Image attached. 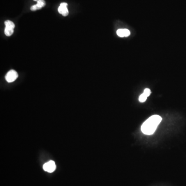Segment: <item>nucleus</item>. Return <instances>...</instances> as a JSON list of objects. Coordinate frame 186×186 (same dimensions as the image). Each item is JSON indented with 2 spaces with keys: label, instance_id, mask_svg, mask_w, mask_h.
<instances>
[{
  "label": "nucleus",
  "instance_id": "obj_3",
  "mask_svg": "<svg viewBox=\"0 0 186 186\" xmlns=\"http://www.w3.org/2000/svg\"><path fill=\"white\" fill-rule=\"evenodd\" d=\"M44 170L49 173H52L54 172L56 169V165L53 161H50L45 163L43 165Z\"/></svg>",
  "mask_w": 186,
  "mask_h": 186
},
{
  "label": "nucleus",
  "instance_id": "obj_11",
  "mask_svg": "<svg viewBox=\"0 0 186 186\" xmlns=\"http://www.w3.org/2000/svg\"><path fill=\"white\" fill-rule=\"evenodd\" d=\"M34 1H38V0H34Z\"/></svg>",
  "mask_w": 186,
  "mask_h": 186
},
{
  "label": "nucleus",
  "instance_id": "obj_4",
  "mask_svg": "<svg viewBox=\"0 0 186 186\" xmlns=\"http://www.w3.org/2000/svg\"><path fill=\"white\" fill-rule=\"evenodd\" d=\"M67 5L68 4L66 3H62L58 8V12L60 14H62L63 16H67L69 14L68 10L67 9Z\"/></svg>",
  "mask_w": 186,
  "mask_h": 186
},
{
  "label": "nucleus",
  "instance_id": "obj_1",
  "mask_svg": "<svg viewBox=\"0 0 186 186\" xmlns=\"http://www.w3.org/2000/svg\"><path fill=\"white\" fill-rule=\"evenodd\" d=\"M161 120L162 118L159 115H154L150 116L142 124L141 126L142 132L147 135L153 134Z\"/></svg>",
  "mask_w": 186,
  "mask_h": 186
},
{
  "label": "nucleus",
  "instance_id": "obj_7",
  "mask_svg": "<svg viewBox=\"0 0 186 186\" xmlns=\"http://www.w3.org/2000/svg\"><path fill=\"white\" fill-rule=\"evenodd\" d=\"M5 34L7 36H11L13 33H14V29L12 28L5 27L4 30Z\"/></svg>",
  "mask_w": 186,
  "mask_h": 186
},
{
  "label": "nucleus",
  "instance_id": "obj_9",
  "mask_svg": "<svg viewBox=\"0 0 186 186\" xmlns=\"http://www.w3.org/2000/svg\"><path fill=\"white\" fill-rule=\"evenodd\" d=\"M147 98V97L144 93H143L139 97V101L141 102H144L146 101Z\"/></svg>",
  "mask_w": 186,
  "mask_h": 186
},
{
  "label": "nucleus",
  "instance_id": "obj_10",
  "mask_svg": "<svg viewBox=\"0 0 186 186\" xmlns=\"http://www.w3.org/2000/svg\"><path fill=\"white\" fill-rule=\"evenodd\" d=\"M143 93H144L146 96L148 97L149 95H150V94H151V91H150V90L148 89V88H146V89H145Z\"/></svg>",
  "mask_w": 186,
  "mask_h": 186
},
{
  "label": "nucleus",
  "instance_id": "obj_6",
  "mask_svg": "<svg viewBox=\"0 0 186 186\" xmlns=\"http://www.w3.org/2000/svg\"><path fill=\"white\" fill-rule=\"evenodd\" d=\"M117 34L121 37H127L130 34V32L127 29H119L117 31Z\"/></svg>",
  "mask_w": 186,
  "mask_h": 186
},
{
  "label": "nucleus",
  "instance_id": "obj_2",
  "mask_svg": "<svg viewBox=\"0 0 186 186\" xmlns=\"http://www.w3.org/2000/svg\"><path fill=\"white\" fill-rule=\"evenodd\" d=\"M18 77V75L16 71L14 70H10L6 74L5 76V79L8 82H13L16 80Z\"/></svg>",
  "mask_w": 186,
  "mask_h": 186
},
{
  "label": "nucleus",
  "instance_id": "obj_5",
  "mask_svg": "<svg viewBox=\"0 0 186 186\" xmlns=\"http://www.w3.org/2000/svg\"><path fill=\"white\" fill-rule=\"evenodd\" d=\"M46 5V2L44 0H38L37 1V4L33 5L31 7V10L32 11H35L38 9H41V8L44 7Z\"/></svg>",
  "mask_w": 186,
  "mask_h": 186
},
{
  "label": "nucleus",
  "instance_id": "obj_8",
  "mask_svg": "<svg viewBox=\"0 0 186 186\" xmlns=\"http://www.w3.org/2000/svg\"><path fill=\"white\" fill-rule=\"evenodd\" d=\"M4 24L5 25V27L12 28V29H15V25L14 22H12L11 21H5Z\"/></svg>",
  "mask_w": 186,
  "mask_h": 186
}]
</instances>
